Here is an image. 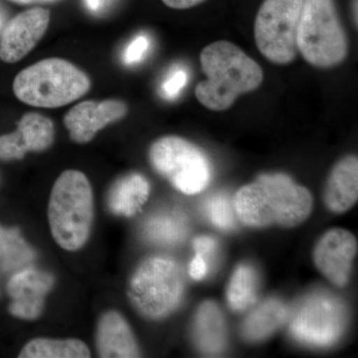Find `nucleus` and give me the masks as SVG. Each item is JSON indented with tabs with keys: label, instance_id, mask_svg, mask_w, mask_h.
I'll use <instances>...</instances> for the list:
<instances>
[{
	"label": "nucleus",
	"instance_id": "nucleus-1",
	"mask_svg": "<svg viewBox=\"0 0 358 358\" xmlns=\"http://www.w3.org/2000/svg\"><path fill=\"white\" fill-rule=\"evenodd\" d=\"M308 188L284 173L263 174L242 186L235 194L237 217L252 228L280 226L293 228L305 222L313 211Z\"/></svg>",
	"mask_w": 358,
	"mask_h": 358
},
{
	"label": "nucleus",
	"instance_id": "nucleus-2",
	"mask_svg": "<svg viewBox=\"0 0 358 358\" xmlns=\"http://www.w3.org/2000/svg\"><path fill=\"white\" fill-rule=\"evenodd\" d=\"M200 63L207 79L197 85L195 95L201 105L215 112L229 109L238 96L255 91L263 82L260 65L229 41L205 47Z\"/></svg>",
	"mask_w": 358,
	"mask_h": 358
},
{
	"label": "nucleus",
	"instance_id": "nucleus-3",
	"mask_svg": "<svg viewBox=\"0 0 358 358\" xmlns=\"http://www.w3.org/2000/svg\"><path fill=\"white\" fill-rule=\"evenodd\" d=\"M48 220L61 248L77 251L87 243L93 225L94 196L83 173L69 169L59 176L49 199Z\"/></svg>",
	"mask_w": 358,
	"mask_h": 358
},
{
	"label": "nucleus",
	"instance_id": "nucleus-4",
	"mask_svg": "<svg viewBox=\"0 0 358 358\" xmlns=\"http://www.w3.org/2000/svg\"><path fill=\"white\" fill-rule=\"evenodd\" d=\"M91 82L84 72L63 59L51 58L21 71L13 91L21 102L39 108H59L88 93Z\"/></svg>",
	"mask_w": 358,
	"mask_h": 358
},
{
	"label": "nucleus",
	"instance_id": "nucleus-5",
	"mask_svg": "<svg viewBox=\"0 0 358 358\" xmlns=\"http://www.w3.org/2000/svg\"><path fill=\"white\" fill-rule=\"evenodd\" d=\"M296 46L303 58L315 67H334L348 56V43L334 0H303Z\"/></svg>",
	"mask_w": 358,
	"mask_h": 358
},
{
	"label": "nucleus",
	"instance_id": "nucleus-6",
	"mask_svg": "<svg viewBox=\"0 0 358 358\" xmlns=\"http://www.w3.org/2000/svg\"><path fill=\"white\" fill-rule=\"evenodd\" d=\"M185 293V278L178 264L166 257H152L136 268L128 296L143 317L160 320L178 308Z\"/></svg>",
	"mask_w": 358,
	"mask_h": 358
},
{
	"label": "nucleus",
	"instance_id": "nucleus-7",
	"mask_svg": "<svg viewBox=\"0 0 358 358\" xmlns=\"http://www.w3.org/2000/svg\"><path fill=\"white\" fill-rule=\"evenodd\" d=\"M148 157L155 171L185 194L203 192L210 182L212 171L206 155L180 136H167L155 141Z\"/></svg>",
	"mask_w": 358,
	"mask_h": 358
},
{
	"label": "nucleus",
	"instance_id": "nucleus-8",
	"mask_svg": "<svg viewBox=\"0 0 358 358\" xmlns=\"http://www.w3.org/2000/svg\"><path fill=\"white\" fill-rule=\"evenodd\" d=\"M303 0H264L257 13L255 41L266 59L278 65L293 62Z\"/></svg>",
	"mask_w": 358,
	"mask_h": 358
},
{
	"label": "nucleus",
	"instance_id": "nucleus-9",
	"mask_svg": "<svg viewBox=\"0 0 358 358\" xmlns=\"http://www.w3.org/2000/svg\"><path fill=\"white\" fill-rule=\"evenodd\" d=\"M348 313L345 301L326 292L310 294L294 310L289 333L305 345L326 348L345 333Z\"/></svg>",
	"mask_w": 358,
	"mask_h": 358
},
{
	"label": "nucleus",
	"instance_id": "nucleus-10",
	"mask_svg": "<svg viewBox=\"0 0 358 358\" xmlns=\"http://www.w3.org/2000/svg\"><path fill=\"white\" fill-rule=\"evenodd\" d=\"M357 254V240L341 228L327 231L313 249L315 267L334 286L343 288L350 282Z\"/></svg>",
	"mask_w": 358,
	"mask_h": 358
},
{
	"label": "nucleus",
	"instance_id": "nucleus-11",
	"mask_svg": "<svg viewBox=\"0 0 358 358\" xmlns=\"http://www.w3.org/2000/svg\"><path fill=\"white\" fill-rule=\"evenodd\" d=\"M50 13L41 7L28 9L9 21L0 40V59L15 63L27 55L43 37Z\"/></svg>",
	"mask_w": 358,
	"mask_h": 358
},
{
	"label": "nucleus",
	"instance_id": "nucleus-12",
	"mask_svg": "<svg viewBox=\"0 0 358 358\" xmlns=\"http://www.w3.org/2000/svg\"><path fill=\"white\" fill-rule=\"evenodd\" d=\"M54 282L53 275L34 268L13 275L7 284V294L11 299L9 313L18 319L36 320L43 312L45 299Z\"/></svg>",
	"mask_w": 358,
	"mask_h": 358
},
{
	"label": "nucleus",
	"instance_id": "nucleus-13",
	"mask_svg": "<svg viewBox=\"0 0 358 358\" xmlns=\"http://www.w3.org/2000/svg\"><path fill=\"white\" fill-rule=\"evenodd\" d=\"M128 113V107L122 101L107 100L103 102L78 103L64 117L66 128L69 129L71 140L78 143H87L95 138L98 131L122 120Z\"/></svg>",
	"mask_w": 358,
	"mask_h": 358
},
{
	"label": "nucleus",
	"instance_id": "nucleus-14",
	"mask_svg": "<svg viewBox=\"0 0 358 358\" xmlns=\"http://www.w3.org/2000/svg\"><path fill=\"white\" fill-rule=\"evenodd\" d=\"M55 138L53 122L37 113L21 117L17 129L0 136V159H22L29 152H43Z\"/></svg>",
	"mask_w": 358,
	"mask_h": 358
},
{
	"label": "nucleus",
	"instance_id": "nucleus-15",
	"mask_svg": "<svg viewBox=\"0 0 358 358\" xmlns=\"http://www.w3.org/2000/svg\"><path fill=\"white\" fill-rule=\"evenodd\" d=\"M96 345L103 358L140 357L141 352L133 331L115 310L103 313L96 324Z\"/></svg>",
	"mask_w": 358,
	"mask_h": 358
},
{
	"label": "nucleus",
	"instance_id": "nucleus-16",
	"mask_svg": "<svg viewBox=\"0 0 358 358\" xmlns=\"http://www.w3.org/2000/svg\"><path fill=\"white\" fill-rule=\"evenodd\" d=\"M358 199V159L348 155L331 169L324 190V203L334 213H345Z\"/></svg>",
	"mask_w": 358,
	"mask_h": 358
},
{
	"label": "nucleus",
	"instance_id": "nucleus-17",
	"mask_svg": "<svg viewBox=\"0 0 358 358\" xmlns=\"http://www.w3.org/2000/svg\"><path fill=\"white\" fill-rule=\"evenodd\" d=\"M193 338L200 352L209 357H216L225 350L227 329L215 301H205L200 305L193 324Z\"/></svg>",
	"mask_w": 358,
	"mask_h": 358
},
{
	"label": "nucleus",
	"instance_id": "nucleus-18",
	"mask_svg": "<svg viewBox=\"0 0 358 358\" xmlns=\"http://www.w3.org/2000/svg\"><path fill=\"white\" fill-rule=\"evenodd\" d=\"M150 183L140 173H129L115 181L108 192L107 204L115 215H134L150 194Z\"/></svg>",
	"mask_w": 358,
	"mask_h": 358
},
{
	"label": "nucleus",
	"instance_id": "nucleus-19",
	"mask_svg": "<svg viewBox=\"0 0 358 358\" xmlns=\"http://www.w3.org/2000/svg\"><path fill=\"white\" fill-rule=\"evenodd\" d=\"M288 319V308L279 299L271 298L254 308L242 324V336L256 343L272 336Z\"/></svg>",
	"mask_w": 358,
	"mask_h": 358
},
{
	"label": "nucleus",
	"instance_id": "nucleus-20",
	"mask_svg": "<svg viewBox=\"0 0 358 358\" xmlns=\"http://www.w3.org/2000/svg\"><path fill=\"white\" fill-rule=\"evenodd\" d=\"M20 358H88V345L76 338H34L21 350Z\"/></svg>",
	"mask_w": 358,
	"mask_h": 358
},
{
	"label": "nucleus",
	"instance_id": "nucleus-21",
	"mask_svg": "<svg viewBox=\"0 0 358 358\" xmlns=\"http://www.w3.org/2000/svg\"><path fill=\"white\" fill-rule=\"evenodd\" d=\"M259 278L251 266L240 265L233 273L226 296L231 310L243 312L256 303Z\"/></svg>",
	"mask_w": 358,
	"mask_h": 358
},
{
	"label": "nucleus",
	"instance_id": "nucleus-22",
	"mask_svg": "<svg viewBox=\"0 0 358 358\" xmlns=\"http://www.w3.org/2000/svg\"><path fill=\"white\" fill-rule=\"evenodd\" d=\"M185 222L180 217L162 216L152 219L147 225L148 236L160 243H176L185 237Z\"/></svg>",
	"mask_w": 358,
	"mask_h": 358
},
{
	"label": "nucleus",
	"instance_id": "nucleus-23",
	"mask_svg": "<svg viewBox=\"0 0 358 358\" xmlns=\"http://www.w3.org/2000/svg\"><path fill=\"white\" fill-rule=\"evenodd\" d=\"M206 213L219 229L229 230L234 227V213L226 195L217 194L211 197L206 203Z\"/></svg>",
	"mask_w": 358,
	"mask_h": 358
},
{
	"label": "nucleus",
	"instance_id": "nucleus-24",
	"mask_svg": "<svg viewBox=\"0 0 358 358\" xmlns=\"http://www.w3.org/2000/svg\"><path fill=\"white\" fill-rule=\"evenodd\" d=\"M188 82L187 71L183 67H176L171 71L160 86V93L167 100H174L180 95Z\"/></svg>",
	"mask_w": 358,
	"mask_h": 358
},
{
	"label": "nucleus",
	"instance_id": "nucleus-25",
	"mask_svg": "<svg viewBox=\"0 0 358 358\" xmlns=\"http://www.w3.org/2000/svg\"><path fill=\"white\" fill-rule=\"evenodd\" d=\"M150 41L147 35H138L128 45L122 54V60L127 65L140 63L147 55Z\"/></svg>",
	"mask_w": 358,
	"mask_h": 358
},
{
	"label": "nucleus",
	"instance_id": "nucleus-26",
	"mask_svg": "<svg viewBox=\"0 0 358 358\" xmlns=\"http://www.w3.org/2000/svg\"><path fill=\"white\" fill-rule=\"evenodd\" d=\"M193 247H194L195 252L205 259V257L210 256L215 252L216 241L211 237H199L193 242Z\"/></svg>",
	"mask_w": 358,
	"mask_h": 358
},
{
	"label": "nucleus",
	"instance_id": "nucleus-27",
	"mask_svg": "<svg viewBox=\"0 0 358 358\" xmlns=\"http://www.w3.org/2000/svg\"><path fill=\"white\" fill-rule=\"evenodd\" d=\"M208 267H207L206 261L200 254H195L189 266V275L192 279L200 281L203 279L207 274Z\"/></svg>",
	"mask_w": 358,
	"mask_h": 358
},
{
	"label": "nucleus",
	"instance_id": "nucleus-28",
	"mask_svg": "<svg viewBox=\"0 0 358 358\" xmlns=\"http://www.w3.org/2000/svg\"><path fill=\"white\" fill-rule=\"evenodd\" d=\"M205 0H162L166 6L173 9H187L199 6Z\"/></svg>",
	"mask_w": 358,
	"mask_h": 358
},
{
	"label": "nucleus",
	"instance_id": "nucleus-29",
	"mask_svg": "<svg viewBox=\"0 0 358 358\" xmlns=\"http://www.w3.org/2000/svg\"><path fill=\"white\" fill-rule=\"evenodd\" d=\"M11 1L15 2V3L22 4H45V3H53V2L58 1V0H11Z\"/></svg>",
	"mask_w": 358,
	"mask_h": 358
},
{
	"label": "nucleus",
	"instance_id": "nucleus-30",
	"mask_svg": "<svg viewBox=\"0 0 358 358\" xmlns=\"http://www.w3.org/2000/svg\"><path fill=\"white\" fill-rule=\"evenodd\" d=\"M105 1L106 0H85L87 6H88V8L91 9L92 11L99 10L101 6L105 3Z\"/></svg>",
	"mask_w": 358,
	"mask_h": 358
},
{
	"label": "nucleus",
	"instance_id": "nucleus-31",
	"mask_svg": "<svg viewBox=\"0 0 358 358\" xmlns=\"http://www.w3.org/2000/svg\"><path fill=\"white\" fill-rule=\"evenodd\" d=\"M2 25H3V16H2L1 13H0V29H1Z\"/></svg>",
	"mask_w": 358,
	"mask_h": 358
}]
</instances>
